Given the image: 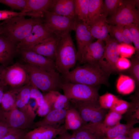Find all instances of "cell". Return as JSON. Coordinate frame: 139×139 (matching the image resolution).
<instances>
[{"label":"cell","mask_w":139,"mask_h":139,"mask_svg":"<svg viewBox=\"0 0 139 139\" xmlns=\"http://www.w3.org/2000/svg\"><path fill=\"white\" fill-rule=\"evenodd\" d=\"M83 64L62 76L64 80L92 86L109 85V76L101 69L98 63Z\"/></svg>","instance_id":"cell-1"},{"label":"cell","mask_w":139,"mask_h":139,"mask_svg":"<svg viewBox=\"0 0 139 139\" xmlns=\"http://www.w3.org/2000/svg\"><path fill=\"white\" fill-rule=\"evenodd\" d=\"M78 60L77 51L70 32L57 39L55 63L58 72L62 76L66 74Z\"/></svg>","instance_id":"cell-2"},{"label":"cell","mask_w":139,"mask_h":139,"mask_svg":"<svg viewBox=\"0 0 139 139\" xmlns=\"http://www.w3.org/2000/svg\"><path fill=\"white\" fill-rule=\"evenodd\" d=\"M23 65L29 82L38 89L47 92L60 89L61 85L64 80L57 71L48 72L27 63Z\"/></svg>","instance_id":"cell-3"},{"label":"cell","mask_w":139,"mask_h":139,"mask_svg":"<svg viewBox=\"0 0 139 139\" xmlns=\"http://www.w3.org/2000/svg\"><path fill=\"white\" fill-rule=\"evenodd\" d=\"M41 21L39 18L13 17L1 22L2 34L17 45L29 33L34 25Z\"/></svg>","instance_id":"cell-4"},{"label":"cell","mask_w":139,"mask_h":139,"mask_svg":"<svg viewBox=\"0 0 139 139\" xmlns=\"http://www.w3.org/2000/svg\"><path fill=\"white\" fill-rule=\"evenodd\" d=\"M98 86L74 83L64 80L60 88L71 104L73 105L98 100Z\"/></svg>","instance_id":"cell-5"},{"label":"cell","mask_w":139,"mask_h":139,"mask_svg":"<svg viewBox=\"0 0 139 139\" xmlns=\"http://www.w3.org/2000/svg\"><path fill=\"white\" fill-rule=\"evenodd\" d=\"M139 0H122L116 12L108 19V24L111 25L124 26L131 24L139 25Z\"/></svg>","instance_id":"cell-6"},{"label":"cell","mask_w":139,"mask_h":139,"mask_svg":"<svg viewBox=\"0 0 139 139\" xmlns=\"http://www.w3.org/2000/svg\"><path fill=\"white\" fill-rule=\"evenodd\" d=\"M36 115L29 105L23 109L15 107L8 111L3 110L1 121L10 127L25 130L32 126Z\"/></svg>","instance_id":"cell-7"},{"label":"cell","mask_w":139,"mask_h":139,"mask_svg":"<svg viewBox=\"0 0 139 139\" xmlns=\"http://www.w3.org/2000/svg\"><path fill=\"white\" fill-rule=\"evenodd\" d=\"M44 23L48 30L59 39L72 30H74L79 20L73 18L55 14L48 11L45 14Z\"/></svg>","instance_id":"cell-8"},{"label":"cell","mask_w":139,"mask_h":139,"mask_svg":"<svg viewBox=\"0 0 139 139\" xmlns=\"http://www.w3.org/2000/svg\"><path fill=\"white\" fill-rule=\"evenodd\" d=\"M71 105L79 112L82 120V126L92 125L102 123L107 114L105 109L100 106L98 100Z\"/></svg>","instance_id":"cell-9"},{"label":"cell","mask_w":139,"mask_h":139,"mask_svg":"<svg viewBox=\"0 0 139 139\" xmlns=\"http://www.w3.org/2000/svg\"><path fill=\"white\" fill-rule=\"evenodd\" d=\"M105 42L104 52L98 64L102 71L109 76L112 73L118 72L115 65L119 56L118 49L119 43L110 36Z\"/></svg>","instance_id":"cell-10"},{"label":"cell","mask_w":139,"mask_h":139,"mask_svg":"<svg viewBox=\"0 0 139 139\" xmlns=\"http://www.w3.org/2000/svg\"><path fill=\"white\" fill-rule=\"evenodd\" d=\"M1 80L13 88L20 87L29 82L27 73L23 65L16 63L2 71Z\"/></svg>","instance_id":"cell-11"},{"label":"cell","mask_w":139,"mask_h":139,"mask_svg":"<svg viewBox=\"0 0 139 139\" xmlns=\"http://www.w3.org/2000/svg\"><path fill=\"white\" fill-rule=\"evenodd\" d=\"M41 21L34 25L29 33L16 45L17 50L30 47L53 35Z\"/></svg>","instance_id":"cell-12"},{"label":"cell","mask_w":139,"mask_h":139,"mask_svg":"<svg viewBox=\"0 0 139 139\" xmlns=\"http://www.w3.org/2000/svg\"><path fill=\"white\" fill-rule=\"evenodd\" d=\"M17 52L20 54L22 60L26 63L48 72L57 71L55 62L46 57L23 49H18Z\"/></svg>","instance_id":"cell-13"},{"label":"cell","mask_w":139,"mask_h":139,"mask_svg":"<svg viewBox=\"0 0 139 139\" xmlns=\"http://www.w3.org/2000/svg\"><path fill=\"white\" fill-rule=\"evenodd\" d=\"M104 41L98 39L86 45L83 49L78 61L83 64L98 63L104 52L105 46Z\"/></svg>","instance_id":"cell-14"},{"label":"cell","mask_w":139,"mask_h":139,"mask_svg":"<svg viewBox=\"0 0 139 139\" xmlns=\"http://www.w3.org/2000/svg\"><path fill=\"white\" fill-rule=\"evenodd\" d=\"M134 124L119 123L112 127L105 126L102 123L92 125L90 128L93 131L103 135L105 139H110L120 135H128L133 128Z\"/></svg>","instance_id":"cell-15"},{"label":"cell","mask_w":139,"mask_h":139,"mask_svg":"<svg viewBox=\"0 0 139 139\" xmlns=\"http://www.w3.org/2000/svg\"><path fill=\"white\" fill-rule=\"evenodd\" d=\"M57 42V39L53 35L33 46L22 49L34 52L55 62Z\"/></svg>","instance_id":"cell-16"},{"label":"cell","mask_w":139,"mask_h":139,"mask_svg":"<svg viewBox=\"0 0 139 139\" xmlns=\"http://www.w3.org/2000/svg\"><path fill=\"white\" fill-rule=\"evenodd\" d=\"M66 130L63 125L59 128L42 126L26 132L22 139H54Z\"/></svg>","instance_id":"cell-17"},{"label":"cell","mask_w":139,"mask_h":139,"mask_svg":"<svg viewBox=\"0 0 139 139\" xmlns=\"http://www.w3.org/2000/svg\"><path fill=\"white\" fill-rule=\"evenodd\" d=\"M74 31L77 45L78 60L83 48L92 42L94 38L90 32L89 26L85 22L78 20L76 24Z\"/></svg>","instance_id":"cell-18"},{"label":"cell","mask_w":139,"mask_h":139,"mask_svg":"<svg viewBox=\"0 0 139 139\" xmlns=\"http://www.w3.org/2000/svg\"><path fill=\"white\" fill-rule=\"evenodd\" d=\"M67 109H55L51 110L42 120L33 124L35 128L42 126H49L58 128L64 123Z\"/></svg>","instance_id":"cell-19"},{"label":"cell","mask_w":139,"mask_h":139,"mask_svg":"<svg viewBox=\"0 0 139 139\" xmlns=\"http://www.w3.org/2000/svg\"><path fill=\"white\" fill-rule=\"evenodd\" d=\"M90 30L94 38L105 41L109 38V25L107 17L101 14L89 25Z\"/></svg>","instance_id":"cell-20"},{"label":"cell","mask_w":139,"mask_h":139,"mask_svg":"<svg viewBox=\"0 0 139 139\" xmlns=\"http://www.w3.org/2000/svg\"><path fill=\"white\" fill-rule=\"evenodd\" d=\"M26 5L21 12L22 13H32L38 18L42 17L51 7L54 0H27Z\"/></svg>","instance_id":"cell-21"},{"label":"cell","mask_w":139,"mask_h":139,"mask_svg":"<svg viewBox=\"0 0 139 139\" xmlns=\"http://www.w3.org/2000/svg\"><path fill=\"white\" fill-rule=\"evenodd\" d=\"M16 52V45L3 34L1 35L0 63L5 64L10 63Z\"/></svg>","instance_id":"cell-22"},{"label":"cell","mask_w":139,"mask_h":139,"mask_svg":"<svg viewBox=\"0 0 139 139\" xmlns=\"http://www.w3.org/2000/svg\"><path fill=\"white\" fill-rule=\"evenodd\" d=\"M50 9L51 10L49 11L56 14L77 18L75 11L74 0H54Z\"/></svg>","instance_id":"cell-23"},{"label":"cell","mask_w":139,"mask_h":139,"mask_svg":"<svg viewBox=\"0 0 139 139\" xmlns=\"http://www.w3.org/2000/svg\"><path fill=\"white\" fill-rule=\"evenodd\" d=\"M64 125L66 130L73 131L82 126V120L79 112L71 105L67 110Z\"/></svg>","instance_id":"cell-24"},{"label":"cell","mask_w":139,"mask_h":139,"mask_svg":"<svg viewBox=\"0 0 139 139\" xmlns=\"http://www.w3.org/2000/svg\"><path fill=\"white\" fill-rule=\"evenodd\" d=\"M135 84L134 80L130 76L121 74L117 81L116 88L119 93L127 94L134 90Z\"/></svg>","instance_id":"cell-25"},{"label":"cell","mask_w":139,"mask_h":139,"mask_svg":"<svg viewBox=\"0 0 139 139\" xmlns=\"http://www.w3.org/2000/svg\"><path fill=\"white\" fill-rule=\"evenodd\" d=\"M30 83L20 89L17 93L16 99V107L20 109L27 107L30 99Z\"/></svg>","instance_id":"cell-26"},{"label":"cell","mask_w":139,"mask_h":139,"mask_svg":"<svg viewBox=\"0 0 139 139\" xmlns=\"http://www.w3.org/2000/svg\"><path fill=\"white\" fill-rule=\"evenodd\" d=\"M74 0L75 12L78 19L88 24L90 0Z\"/></svg>","instance_id":"cell-27"},{"label":"cell","mask_w":139,"mask_h":139,"mask_svg":"<svg viewBox=\"0 0 139 139\" xmlns=\"http://www.w3.org/2000/svg\"><path fill=\"white\" fill-rule=\"evenodd\" d=\"M102 0H90L88 24L89 25L101 14Z\"/></svg>","instance_id":"cell-28"},{"label":"cell","mask_w":139,"mask_h":139,"mask_svg":"<svg viewBox=\"0 0 139 139\" xmlns=\"http://www.w3.org/2000/svg\"><path fill=\"white\" fill-rule=\"evenodd\" d=\"M19 90L15 89L4 93L1 103L3 110L8 111L16 107V97Z\"/></svg>","instance_id":"cell-29"},{"label":"cell","mask_w":139,"mask_h":139,"mask_svg":"<svg viewBox=\"0 0 139 139\" xmlns=\"http://www.w3.org/2000/svg\"><path fill=\"white\" fill-rule=\"evenodd\" d=\"M72 134L76 139H105L102 135L83 126L76 130L73 131Z\"/></svg>","instance_id":"cell-30"},{"label":"cell","mask_w":139,"mask_h":139,"mask_svg":"<svg viewBox=\"0 0 139 139\" xmlns=\"http://www.w3.org/2000/svg\"><path fill=\"white\" fill-rule=\"evenodd\" d=\"M122 0H105L103 1L101 14L106 17L111 16L117 11Z\"/></svg>","instance_id":"cell-31"},{"label":"cell","mask_w":139,"mask_h":139,"mask_svg":"<svg viewBox=\"0 0 139 139\" xmlns=\"http://www.w3.org/2000/svg\"><path fill=\"white\" fill-rule=\"evenodd\" d=\"M131 65L127 70L123 71L126 72L135 81L137 86L139 84V57L136 55L131 59Z\"/></svg>","instance_id":"cell-32"},{"label":"cell","mask_w":139,"mask_h":139,"mask_svg":"<svg viewBox=\"0 0 139 139\" xmlns=\"http://www.w3.org/2000/svg\"><path fill=\"white\" fill-rule=\"evenodd\" d=\"M121 118V114L110 110L108 113L106 115L102 123L106 127H113L120 123Z\"/></svg>","instance_id":"cell-33"},{"label":"cell","mask_w":139,"mask_h":139,"mask_svg":"<svg viewBox=\"0 0 139 139\" xmlns=\"http://www.w3.org/2000/svg\"><path fill=\"white\" fill-rule=\"evenodd\" d=\"M45 102L43 104L38 107L36 114L40 116H45L53 110V101L49 92L44 95Z\"/></svg>","instance_id":"cell-34"},{"label":"cell","mask_w":139,"mask_h":139,"mask_svg":"<svg viewBox=\"0 0 139 139\" xmlns=\"http://www.w3.org/2000/svg\"><path fill=\"white\" fill-rule=\"evenodd\" d=\"M118 98L111 93L107 92L99 96L98 102L100 107L104 109H110Z\"/></svg>","instance_id":"cell-35"},{"label":"cell","mask_w":139,"mask_h":139,"mask_svg":"<svg viewBox=\"0 0 139 139\" xmlns=\"http://www.w3.org/2000/svg\"><path fill=\"white\" fill-rule=\"evenodd\" d=\"M70 101L64 95L57 91L53 106V110L55 109H68L71 106Z\"/></svg>","instance_id":"cell-36"},{"label":"cell","mask_w":139,"mask_h":139,"mask_svg":"<svg viewBox=\"0 0 139 139\" xmlns=\"http://www.w3.org/2000/svg\"><path fill=\"white\" fill-rule=\"evenodd\" d=\"M125 26V25H124ZM129 29L132 37L136 52V56L139 57V25L131 24L125 25Z\"/></svg>","instance_id":"cell-37"},{"label":"cell","mask_w":139,"mask_h":139,"mask_svg":"<svg viewBox=\"0 0 139 139\" xmlns=\"http://www.w3.org/2000/svg\"><path fill=\"white\" fill-rule=\"evenodd\" d=\"M124 26L120 25H109V33L110 37L119 44L123 43V32Z\"/></svg>","instance_id":"cell-38"},{"label":"cell","mask_w":139,"mask_h":139,"mask_svg":"<svg viewBox=\"0 0 139 139\" xmlns=\"http://www.w3.org/2000/svg\"><path fill=\"white\" fill-rule=\"evenodd\" d=\"M118 49L119 56L126 58L131 57L135 52L134 47L131 44L124 43L119 44Z\"/></svg>","instance_id":"cell-39"},{"label":"cell","mask_w":139,"mask_h":139,"mask_svg":"<svg viewBox=\"0 0 139 139\" xmlns=\"http://www.w3.org/2000/svg\"><path fill=\"white\" fill-rule=\"evenodd\" d=\"M29 82L30 83V98L35 99L36 107H38L41 106L45 102L44 95L37 88Z\"/></svg>","instance_id":"cell-40"},{"label":"cell","mask_w":139,"mask_h":139,"mask_svg":"<svg viewBox=\"0 0 139 139\" xmlns=\"http://www.w3.org/2000/svg\"><path fill=\"white\" fill-rule=\"evenodd\" d=\"M131 105L130 103L126 101L118 99L110 110L115 111L122 115L128 111Z\"/></svg>","instance_id":"cell-41"},{"label":"cell","mask_w":139,"mask_h":139,"mask_svg":"<svg viewBox=\"0 0 139 139\" xmlns=\"http://www.w3.org/2000/svg\"><path fill=\"white\" fill-rule=\"evenodd\" d=\"M27 1V0H0V3L21 11L25 7Z\"/></svg>","instance_id":"cell-42"},{"label":"cell","mask_w":139,"mask_h":139,"mask_svg":"<svg viewBox=\"0 0 139 139\" xmlns=\"http://www.w3.org/2000/svg\"><path fill=\"white\" fill-rule=\"evenodd\" d=\"M131 65V61L127 58L119 57L116 63L115 66L118 72H119L127 70Z\"/></svg>","instance_id":"cell-43"},{"label":"cell","mask_w":139,"mask_h":139,"mask_svg":"<svg viewBox=\"0 0 139 139\" xmlns=\"http://www.w3.org/2000/svg\"><path fill=\"white\" fill-rule=\"evenodd\" d=\"M27 16L26 13H22L7 10H0V20H5L18 16Z\"/></svg>","instance_id":"cell-44"},{"label":"cell","mask_w":139,"mask_h":139,"mask_svg":"<svg viewBox=\"0 0 139 139\" xmlns=\"http://www.w3.org/2000/svg\"><path fill=\"white\" fill-rule=\"evenodd\" d=\"M21 129L12 128L8 127L4 122L0 121V139L13 133Z\"/></svg>","instance_id":"cell-45"},{"label":"cell","mask_w":139,"mask_h":139,"mask_svg":"<svg viewBox=\"0 0 139 139\" xmlns=\"http://www.w3.org/2000/svg\"><path fill=\"white\" fill-rule=\"evenodd\" d=\"M26 132L25 130H20L10 134L1 139H22Z\"/></svg>","instance_id":"cell-46"},{"label":"cell","mask_w":139,"mask_h":139,"mask_svg":"<svg viewBox=\"0 0 139 139\" xmlns=\"http://www.w3.org/2000/svg\"><path fill=\"white\" fill-rule=\"evenodd\" d=\"M123 43L131 44L132 42V39L131 33L128 29L124 26L123 32Z\"/></svg>","instance_id":"cell-47"},{"label":"cell","mask_w":139,"mask_h":139,"mask_svg":"<svg viewBox=\"0 0 139 139\" xmlns=\"http://www.w3.org/2000/svg\"><path fill=\"white\" fill-rule=\"evenodd\" d=\"M54 139H76L72 134L69 133L67 131L59 135Z\"/></svg>","instance_id":"cell-48"},{"label":"cell","mask_w":139,"mask_h":139,"mask_svg":"<svg viewBox=\"0 0 139 139\" xmlns=\"http://www.w3.org/2000/svg\"><path fill=\"white\" fill-rule=\"evenodd\" d=\"M128 135L129 136L130 139H139V128H133Z\"/></svg>","instance_id":"cell-49"},{"label":"cell","mask_w":139,"mask_h":139,"mask_svg":"<svg viewBox=\"0 0 139 139\" xmlns=\"http://www.w3.org/2000/svg\"><path fill=\"white\" fill-rule=\"evenodd\" d=\"M4 93L3 89L1 88L0 87V104L1 103Z\"/></svg>","instance_id":"cell-50"},{"label":"cell","mask_w":139,"mask_h":139,"mask_svg":"<svg viewBox=\"0 0 139 139\" xmlns=\"http://www.w3.org/2000/svg\"><path fill=\"white\" fill-rule=\"evenodd\" d=\"M126 135H120L110 139H126Z\"/></svg>","instance_id":"cell-51"},{"label":"cell","mask_w":139,"mask_h":139,"mask_svg":"<svg viewBox=\"0 0 139 139\" xmlns=\"http://www.w3.org/2000/svg\"><path fill=\"white\" fill-rule=\"evenodd\" d=\"M3 110V109H0V121H1L2 119Z\"/></svg>","instance_id":"cell-52"},{"label":"cell","mask_w":139,"mask_h":139,"mask_svg":"<svg viewBox=\"0 0 139 139\" xmlns=\"http://www.w3.org/2000/svg\"><path fill=\"white\" fill-rule=\"evenodd\" d=\"M2 34V30L1 23L0 22V35Z\"/></svg>","instance_id":"cell-53"},{"label":"cell","mask_w":139,"mask_h":139,"mask_svg":"<svg viewBox=\"0 0 139 139\" xmlns=\"http://www.w3.org/2000/svg\"><path fill=\"white\" fill-rule=\"evenodd\" d=\"M3 70H1L0 68V79L1 80V74Z\"/></svg>","instance_id":"cell-54"},{"label":"cell","mask_w":139,"mask_h":139,"mask_svg":"<svg viewBox=\"0 0 139 139\" xmlns=\"http://www.w3.org/2000/svg\"><path fill=\"white\" fill-rule=\"evenodd\" d=\"M126 139H127V138H126Z\"/></svg>","instance_id":"cell-55"}]
</instances>
